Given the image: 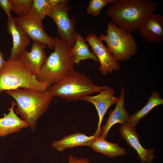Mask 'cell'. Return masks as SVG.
Listing matches in <instances>:
<instances>
[{
  "label": "cell",
  "instance_id": "1",
  "mask_svg": "<svg viewBox=\"0 0 163 163\" xmlns=\"http://www.w3.org/2000/svg\"><path fill=\"white\" fill-rule=\"evenodd\" d=\"M158 6L150 0H115L106 13L115 25L131 33L138 30L143 19L154 13Z\"/></svg>",
  "mask_w": 163,
  "mask_h": 163
},
{
  "label": "cell",
  "instance_id": "2",
  "mask_svg": "<svg viewBox=\"0 0 163 163\" xmlns=\"http://www.w3.org/2000/svg\"><path fill=\"white\" fill-rule=\"evenodd\" d=\"M5 91L15 100L16 114L27 122L32 131H34L39 119L54 97L50 92L47 90L41 92L21 88Z\"/></svg>",
  "mask_w": 163,
  "mask_h": 163
},
{
  "label": "cell",
  "instance_id": "3",
  "mask_svg": "<svg viewBox=\"0 0 163 163\" xmlns=\"http://www.w3.org/2000/svg\"><path fill=\"white\" fill-rule=\"evenodd\" d=\"M54 38V51L48 57L39 74L36 76L38 81L47 84V89L75 70L71 48L58 37Z\"/></svg>",
  "mask_w": 163,
  "mask_h": 163
},
{
  "label": "cell",
  "instance_id": "4",
  "mask_svg": "<svg viewBox=\"0 0 163 163\" xmlns=\"http://www.w3.org/2000/svg\"><path fill=\"white\" fill-rule=\"evenodd\" d=\"M19 88L43 92L46 90L47 85L38 81L20 57L8 59L0 71V93Z\"/></svg>",
  "mask_w": 163,
  "mask_h": 163
},
{
  "label": "cell",
  "instance_id": "5",
  "mask_svg": "<svg viewBox=\"0 0 163 163\" xmlns=\"http://www.w3.org/2000/svg\"><path fill=\"white\" fill-rule=\"evenodd\" d=\"M107 87L96 85L85 74L74 70L51 85L46 90L54 97H59L72 101L81 100L94 92H99Z\"/></svg>",
  "mask_w": 163,
  "mask_h": 163
},
{
  "label": "cell",
  "instance_id": "6",
  "mask_svg": "<svg viewBox=\"0 0 163 163\" xmlns=\"http://www.w3.org/2000/svg\"><path fill=\"white\" fill-rule=\"evenodd\" d=\"M105 32L106 34H101L99 38L106 43L107 48L116 60L124 61L136 55L138 45L130 33L113 22L107 24Z\"/></svg>",
  "mask_w": 163,
  "mask_h": 163
},
{
  "label": "cell",
  "instance_id": "7",
  "mask_svg": "<svg viewBox=\"0 0 163 163\" xmlns=\"http://www.w3.org/2000/svg\"><path fill=\"white\" fill-rule=\"evenodd\" d=\"M69 2L68 0H60L53 7L47 16L55 22L60 39L71 48L74 44L77 32L75 29V18H70L68 16L70 9L68 6Z\"/></svg>",
  "mask_w": 163,
  "mask_h": 163
},
{
  "label": "cell",
  "instance_id": "8",
  "mask_svg": "<svg viewBox=\"0 0 163 163\" xmlns=\"http://www.w3.org/2000/svg\"><path fill=\"white\" fill-rule=\"evenodd\" d=\"M17 24L33 42L43 43L54 50V38L47 34L43 29L42 21L32 11L21 17L14 18Z\"/></svg>",
  "mask_w": 163,
  "mask_h": 163
},
{
  "label": "cell",
  "instance_id": "9",
  "mask_svg": "<svg viewBox=\"0 0 163 163\" xmlns=\"http://www.w3.org/2000/svg\"><path fill=\"white\" fill-rule=\"evenodd\" d=\"M86 40L90 45L93 53L100 63L99 70L104 75L111 74L120 68L119 63L103 44L102 41L91 33L87 36Z\"/></svg>",
  "mask_w": 163,
  "mask_h": 163
},
{
  "label": "cell",
  "instance_id": "10",
  "mask_svg": "<svg viewBox=\"0 0 163 163\" xmlns=\"http://www.w3.org/2000/svg\"><path fill=\"white\" fill-rule=\"evenodd\" d=\"M99 93L96 95L87 96L81 100L92 104L97 110L99 121L96 131L94 134L96 138L101 136V123L107 110L111 105L117 103L119 97H115V90L108 86Z\"/></svg>",
  "mask_w": 163,
  "mask_h": 163
},
{
  "label": "cell",
  "instance_id": "11",
  "mask_svg": "<svg viewBox=\"0 0 163 163\" xmlns=\"http://www.w3.org/2000/svg\"><path fill=\"white\" fill-rule=\"evenodd\" d=\"M140 35L148 42L161 44L163 43V16L157 13L147 15L140 25Z\"/></svg>",
  "mask_w": 163,
  "mask_h": 163
},
{
  "label": "cell",
  "instance_id": "12",
  "mask_svg": "<svg viewBox=\"0 0 163 163\" xmlns=\"http://www.w3.org/2000/svg\"><path fill=\"white\" fill-rule=\"evenodd\" d=\"M46 45L43 43L33 42L30 51L26 50L19 56L30 73L36 76L39 74L48 58L45 51Z\"/></svg>",
  "mask_w": 163,
  "mask_h": 163
},
{
  "label": "cell",
  "instance_id": "13",
  "mask_svg": "<svg viewBox=\"0 0 163 163\" xmlns=\"http://www.w3.org/2000/svg\"><path fill=\"white\" fill-rule=\"evenodd\" d=\"M119 130L122 137L136 152L142 163H152L155 157V149H146L141 146L135 128L129 124L121 125Z\"/></svg>",
  "mask_w": 163,
  "mask_h": 163
},
{
  "label": "cell",
  "instance_id": "14",
  "mask_svg": "<svg viewBox=\"0 0 163 163\" xmlns=\"http://www.w3.org/2000/svg\"><path fill=\"white\" fill-rule=\"evenodd\" d=\"M8 18L7 32L11 35L13 40L10 56L8 59H12L19 57L21 53L27 50L31 40L16 22L14 17L11 15Z\"/></svg>",
  "mask_w": 163,
  "mask_h": 163
},
{
  "label": "cell",
  "instance_id": "15",
  "mask_svg": "<svg viewBox=\"0 0 163 163\" xmlns=\"http://www.w3.org/2000/svg\"><path fill=\"white\" fill-rule=\"evenodd\" d=\"M125 91L123 88L121 89L120 95L114 109L110 110L109 117L106 124L101 128L100 137L106 139L110 129L114 125L120 123L122 125L129 124L130 116L124 106Z\"/></svg>",
  "mask_w": 163,
  "mask_h": 163
},
{
  "label": "cell",
  "instance_id": "16",
  "mask_svg": "<svg viewBox=\"0 0 163 163\" xmlns=\"http://www.w3.org/2000/svg\"><path fill=\"white\" fill-rule=\"evenodd\" d=\"M11 107L8 109V114L0 118V138H3L14 133L20 132L22 129L29 127L27 122L20 119L14 110L16 102L12 100Z\"/></svg>",
  "mask_w": 163,
  "mask_h": 163
},
{
  "label": "cell",
  "instance_id": "17",
  "mask_svg": "<svg viewBox=\"0 0 163 163\" xmlns=\"http://www.w3.org/2000/svg\"><path fill=\"white\" fill-rule=\"evenodd\" d=\"M96 137L93 135L88 136L85 133L76 132L66 136L62 139L53 142L52 147L59 151L77 146H89Z\"/></svg>",
  "mask_w": 163,
  "mask_h": 163
},
{
  "label": "cell",
  "instance_id": "18",
  "mask_svg": "<svg viewBox=\"0 0 163 163\" xmlns=\"http://www.w3.org/2000/svg\"><path fill=\"white\" fill-rule=\"evenodd\" d=\"M80 33H76L75 43L71 48V53L74 64H78L81 61L91 59L97 62L98 61L94 53L89 50V44Z\"/></svg>",
  "mask_w": 163,
  "mask_h": 163
},
{
  "label": "cell",
  "instance_id": "19",
  "mask_svg": "<svg viewBox=\"0 0 163 163\" xmlns=\"http://www.w3.org/2000/svg\"><path fill=\"white\" fill-rule=\"evenodd\" d=\"M101 137L96 138L90 147L94 151L110 157L113 158L126 154L125 150L116 143L108 142Z\"/></svg>",
  "mask_w": 163,
  "mask_h": 163
},
{
  "label": "cell",
  "instance_id": "20",
  "mask_svg": "<svg viewBox=\"0 0 163 163\" xmlns=\"http://www.w3.org/2000/svg\"><path fill=\"white\" fill-rule=\"evenodd\" d=\"M163 104V99L158 92L154 91L149 97L146 104L140 110L130 115L129 124L135 128L140 120L144 118L156 107Z\"/></svg>",
  "mask_w": 163,
  "mask_h": 163
},
{
  "label": "cell",
  "instance_id": "21",
  "mask_svg": "<svg viewBox=\"0 0 163 163\" xmlns=\"http://www.w3.org/2000/svg\"><path fill=\"white\" fill-rule=\"evenodd\" d=\"M52 0H33L32 11L42 21L53 7Z\"/></svg>",
  "mask_w": 163,
  "mask_h": 163
},
{
  "label": "cell",
  "instance_id": "22",
  "mask_svg": "<svg viewBox=\"0 0 163 163\" xmlns=\"http://www.w3.org/2000/svg\"><path fill=\"white\" fill-rule=\"evenodd\" d=\"M12 5L11 12L18 17L25 15L32 11L33 0H10Z\"/></svg>",
  "mask_w": 163,
  "mask_h": 163
},
{
  "label": "cell",
  "instance_id": "23",
  "mask_svg": "<svg viewBox=\"0 0 163 163\" xmlns=\"http://www.w3.org/2000/svg\"><path fill=\"white\" fill-rule=\"evenodd\" d=\"M115 0H91L87 9L89 14L97 16L101 10L106 5L112 4Z\"/></svg>",
  "mask_w": 163,
  "mask_h": 163
},
{
  "label": "cell",
  "instance_id": "24",
  "mask_svg": "<svg viewBox=\"0 0 163 163\" xmlns=\"http://www.w3.org/2000/svg\"><path fill=\"white\" fill-rule=\"evenodd\" d=\"M0 7L5 11L8 17L11 15L12 6L10 0H0Z\"/></svg>",
  "mask_w": 163,
  "mask_h": 163
},
{
  "label": "cell",
  "instance_id": "25",
  "mask_svg": "<svg viewBox=\"0 0 163 163\" xmlns=\"http://www.w3.org/2000/svg\"><path fill=\"white\" fill-rule=\"evenodd\" d=\"M68 158L69 161L68 163H90L86 158H80L78 159L75 158L71 154L69 156Z\"/></svg>",
  "mask_w": 163,
  "mask_h": 163
},
{
  "label": "cell",
  "instance_id": "26",
  "mask_svg": "<svg viewBox=\"0 0 163 163\" xmlns=\"http://www.w3.org/2000/svg\"><path fill=\"white\" fill-rule=\"evenodd\" d=\"M4 54L0 48V71L3 66L5 61L4 59Z\"/></svg>",
  "mask_w": 163,
  "mask_h": 163
}]
</instances>
